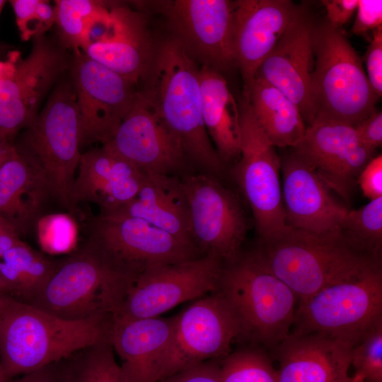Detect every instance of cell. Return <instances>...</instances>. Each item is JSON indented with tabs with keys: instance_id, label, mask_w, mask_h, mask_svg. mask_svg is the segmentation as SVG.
<instances>
[{
	"instance_id": "obj_30",
	"label": "cell",
	"mask_w": 382,
	"mask_h": 382,
	"mask_svg": "<svg viewBox=\"0 0 382 382\" xmlns=\"http://www.w3.org/2000/svg\"><path fill=\"white\" fill-rule=\"evenodd\" d=\"M0 261V272L11 297L25 301L48 280L59 261L47 259L23 241L9 249Z\"/></svg>"
},
{
	"instance_id": "obj_26",
	"label": "cell",
	"mask_w": 382,
	"mask_h": 382,
	"mask_svg": "<svg viewBox=\"0 0 382 382\" xmlns=\"http://www.w3.org/2000/svg\"><path fill=\"white\" fill-rule=\"evenodd\" d=\"M107 212L141 219L195 245L180 179L170 175L146 173L137 196L129 202Z\"/></svg>"
},
{
	"instance_id": "obj_36",
	"label": "cell",
	"mask_w": 382,
	"mask_h": 382,
	"mask_svg": "<svg viewBox=\"0 0 382 382\" xmlns=\"http://www.w3.org/2000/svg\"><path fill=\"white\" fill-rule=\"evenodd\" d=\"M351 362L364 382H382V322L352 347Z\"/></svg>"
},
{
	"instance_id": "obj_2",
	"label": "cell",
	"mask_w": 382,
	"mask_h": 382,
	"mask_svg": "<svg viewBox=\"0 0 382 382\" xmlns=\"http://www.w3.org/2000/svg\"><path fill=\"white\" fill-rule=\"evenodd\" d=\"M255 253L299 301L381 265V260L350 244L340 230L319 234L285 225L261 239Z\"/></svg>"
},
{
	"instance_id": "obj_29",
	"label": "cell",
	"mask_w": 382,
	"mask_h": 382,
	"mask_svg": "<svg viewBox=\"0 0 382 382\" xmlns=\"http://www.w3.org/2000/svg\"><path fill=\"white\" fill-rule=\"evenodd\" d=\"M243 96L275 147L294 149L301 141L306 124L297 106L279 90L255 77Z\"/></svg>"
},
{
	"instance_id": "obj_41",
	"label": "cell",
	"mask_w": 382,
	"mask_h": 382,
	"mask_svg": "<svg viewBox=\"0 0 382 382\" xmlns=\"http://www.w3.org/2000/svg\"><path fill=\"white\" fill-rule=\"evenodd\" d=\"M357 184L370 200L382 197V156H374L361 171Z\"/></svg>"
},
{
	"instance_id": "obj_8",
	"label": "cell",
	"mask_w": 382,
	"mask_h": 382,
	"mask_svg": "<svg viewBox=\"0 0 382 382\" xmlns=\"http://www.w3.org/2000/svg\"><path fill=\"white\" fill-rule=\"evenodd\" d=\"M382 322L381 265L299 301L290 333L319 334L351 346Z\"/></svg>"
},
{
	"instance_id": "obj_47",
	"label": "cell",
	"mask_w": 382,
	"mask_h": 382,
	"mask_svg": "<svg viewBox=\"0 0 382 382\" xmlns=\"http://www.w3.org/2000/svg\"><path fill=\"white\" fill-rule=\"evenodd\" d=\"M0 294H6L11 296V291L7 282L0 272Z\"/></svg>"
},
{
	"instance_id": "obj_19",
	"label": "cell",
	"mask_w": 382,
	"mask_h": 382,
	"mask_svg": "<svg viewBox=\"0 0 382 382\" xmlns=\"http://www.w3.org/2000/svg\"><path fill=\"white\" fill-rule=\"evenodd\" d=\"M103 146L145 173L170 175L185 160L177 139L139 91L129 112Z\"/></svg>"
},
{
	"instance_id": "obj_42",
	"label": "cell",
	"mask_w": 382,
	"mask_h": 382,
	"mask_svg": "<svg viewBox=\"0 0 382 382\" xmlns=\"http://www.w3.org/2000/svg\"><path fill=\"white\" fill-rule=\"evenodd\" d=\"M359 141L374 151L382 144V112L376 110L354 126Z\"/></svg>"
},
{
	"instance_id": "obj_51",
	"label": "cell",
	"mask_w": 382,
	"mask_h": 382,
	"mask_svg": "<svg viewBox=\"0 0 382 382\" xmlns=\"http://www.w3.org/2000/svg\"><path fill=\"white\" fill-rule=\"evenodd\" d=\"M6 1H4V0H0V15H1V13L4 8V6L6 4Z\"/></svg>"
},
{
	"instance_id": "obj_4",
	"label": "cell",
	"mask_w": 382,
	"mask_h": 382,
	"mask_svg": "<svg viewBox=\"0 0 382 382\" xmlns=\"http://www.w3.org/2000/svg\"><path fill=\"white\" fill-rule=\"evenodd\" d=\"M67 76L56 84L33 122L13 140V146L44 181L52 198L69 210L81 147L76 93Z\"/></svg>"
},
{
	"instance_id": "obj_6",
	"label": "cell",
	"mask_w": 382,
	"mask_h": 382,
	"mask_svg": "<svg viewBox=\"0 0 382 382\" xmlns=\"http://www.w3.org/2000/svg\"><path fill=\"white\" fill-rule=\"evenodd\" d=\"M218 291L233 312L240 336L273 349L291 332L299 299L255 251L224 265Z\"/></svg>"
},
{
	"instance_id": "obj_27",
	"label": "cell",
	"mask_w": 382,
	"mask_h": 382,
	"mask_svg": "<svg viewBox=\"0 0 382 382\" xmlns=\"http://www.w3.org/2000/svg\"><path fill=\"white\" fill-rule=\"evenodd\" d=\"M50 198L44 181L15 149L0 167V216L25 235L42 216Z\"/></svg>"
},
{
	"instance_id": "obj_37",
	"label": "cell",
	"mask_w": 382,
	"mask_h": 382,
	"mask_svg": "<svg viewBox=\"0 0 382 382\" xmlns=\"http://www.w3.org/2000/svg\"><path fill=\"white\" fill-rule=\"evenodd\" d=\"M16 25L22 40L44 35L55 21V11L44 0H11Z\"/></svg>"
},
{
	"instance_id": "obj_1",
	"label": "cell",
	"mask_w": 382,
	"mask_h": 382,
	"mask_svg": "<svg viewBox=\"0 0 382 382\" xmlns=\"http://www.w3.org/2000/svg\"><path fill=\"white\" fill-rule=\"evenodd\" d=\"M199 70L180 43L169 37L156 46L138 91L177 139L185 158L219 174L224 166L204 125Z\"/></svg>"
},
{
	"instance_id": "obj_38",
	"label": "cell",
	"mask_w": 382,
	"mask_h": 382,
	"mask_svg": "<svg viewBox=\"0 0 382 382\" xmlns=\"http://www.w3.org/2000/svg\"><path fill=\"white\" fill-rule=\"evenodd\" d=\"M366 76L378 98L382 96V26L373 31V37L364 54Z\"/></svg>"
},
{
	"instance_id": "obj_25",
	"label": "cell",
	"mask_w": 382,
	"mask_h": 382,
	"mask_svg": "<svg viewBox=\"0 0 382 382\" xmlns=\"http://www.w3.org/2000/svg\"><path fill=\"white\" fill-rule=\"evenodd\" d=\"M175 316L139 319L113 318L109 341L128 382H156L159 364L170 344Z\"/></svg>"
},
{
	"instance_id": "obj_20",
	"label": "cell",
	"mask_w": 382,
	"mask_h": 382,
	"mask_svg": "<svg viewBox=\"0 0 382 382\" xmlns=\"http://www.w3.org/2000/svg\"><path fill=\"white\" fill-rule=\"evenodd\" d=\"M110 11L107 23L90 30L81 50L138 86L150 65L156 46L141 13L116 5L110 6Z\"/></svg>"
},
{
	"instance_id": "obj_33",
	"label": "cell",
	"mask_w": 382,
	"mask_h": 382,
	"mask_svg": "<svg viewBox=\"0 0 382 382\" xmlns=\"http://www.w3.org/2000/svg\"><path fill=\"white\" fill-rule=\"evenodd\" d=\"M340 231L354 248L381 261L382 197L357 209H349Z\"/></svg>"
},
{
	"instance_id": "obj_35",
	"label": "cell",
	"mask_w": 382,
	"mask_h": 382,
	"mask_svg": "<svg viewBox=\"0 0 382 382\" xmlns=\"http://www.w3.org/2000/svg\"><path fill=\"white\" fill-rule=\"evenodd\" d=\"M39 244L49 254H63L75 250L77 224L69 214L63 213L42 216L35 225Z\"/></svg>"
},
{
	"instance_id": "obj_48",
	"label": "cell",
	"mask_w": 382,
	"mask_h": 382,
	"mask_svg": "<svg viewBox=\"0 0 382 382\" xmlns=\"http://www.w3.org/2000/svg\"><path fill=\"white\" fill-rule=\"evenodd\" d=\"M6 294H0V330L3 318V312L4 308V300Z\"/></svg>"
},
{
	"instance_id": "obj_5",
	"label": "cell",
	"mask_w": 382,
	"mask_h": 382,
	"mask_svg": "<svg viewBox=\"0 0 382 382\" xmlns=\"http://www.w3.org/2000/svg\"><path fill=\"white\" fill-rule=\"evenodd\" d=\"M131 282L87 240L23 302L69 320L113 318Z\"/></svg>"
},
{
	"instance_id": "obj_7",
	"label": "cell",
	"mask_w": 382,
	"mask_h": 382,
	"mask_svg": "<svg viewBox=\"0 0 382 382\" xmlns=\"http://www.w3.org/2000/svg\"><path fill=\"white\" fill-rule=\"evenodd\" d=\"M312 45L313 119H330L354 127L376 110L378 100L359 56L343 30L327 21L313 25Z\"/></svg>"
},
{
	"instance_id": "obj_11",
	"label": "cell",
	"mask_w": 382,
	"mask_h": 382,
	"mask_svg": "<svg viewBox=\"0 0 382 382\" xmlns=\"http://www.w3.org/2000/svg\"><path fill=\"white\" fill-rule=\"evenodd\" d=\"M224 264L208 255L149 267L132 280L113 318L160 316L176 306L218 290Z\"/></svg>"
},
{
	"instance_id": "obj_22",
	"label": "cell",
	"mask_w": 382,
	"mask_h": 382,
	"mask_svg": "<svg viewBox=\"0 0 382 382\" xmlns=\"http://www.w3.org/2000/svg\"><path fill=\"white\" fill-rule=\"evenodd\" d=\"M313 25L301 8L255 74L256 78L279 90L297 106L306 126L314 117L311 98L314 63Z\"/></svg>"
},
{
	"instance_id": "obj_50",
	"label": "cell",
	"mask_w": 382,
	"mask_h": 382,
	"mask_svg": "<svg viewBox=\"0 0 382 382\" xmlns=\"http://www.w3.org/2000/svg\"><path fill=\"white\" fill-rule=\"evenodd\" d=\"M343 382H364L360 378L352 376H348Z\"/></svg>"
},
{
	"instance_id": "obj_15",
	"label": "cell",
	"mask_w": 382,
	"mask_h": 382,
	"mask_svg": "<svg viewBox=\"0 0 382 382\" xmlns=\"http://www.w3.org/2000/svg\"><path fill=\"white\" fill-rule=\"evenodd\" d=\"M143 4L164 16L171 37L195 62L220 73L236 66L232 47L233 1L167 0Z\"/></svg>"
},
{
	"instance_id": "obj_3",
	"label": "cell",
	"mask_w": 382,
	"mask_h": 382,
	"mask_svg": "<svg viewBox=\"0 0 382 382\" xmlns=\"http://www.w3.org/2000/svg\"><path fill=\"white\" fill-rule=\"evenodd\" d=\"M112 318L69 320L8 295L0 330V364L8 378L108 340Z\"/></svg>"
},
{
	"instance_id": "obj_21",
	"label": "cell",
	"mask_w": 382,
	"mask_h": 382,
	"mask_svg": "<svg viewBox=\"0 0 382 382\" xmlns=\"http://www.w3.org/2000/svg\"><path fill=\"white\" fill-rule=\"evenodd\" d=\"M280 163L286 225L319 234L339 231L349 209L293 151Z\"/></svg>"
},
{
	"instance_id": "obj_40",
	"label": "cell",
	"mask_w": 382,
	"mask_h": 382,
	"mask_svg": "<svg viewBox=\"0 0 382 382\" xmlns=\"http://www.w3.org/2000/svg\"><path fill=\"white\" fill-rule=\"evenodd\" d=\"M356 11V18L352 28L354 35H364L382 26L381 0H358Z\"/></svg>"
},
{
	"instance_id": "obj_16",
	"label": "cell",
	"mask_w": 382,
	"mask_h": 382,
	"mask_svg": "<svg viewBox=\"0 0 382 382\" xmlns=\"http://www.w3.org/2000/svg\"><path fill=\"white\" fill-rule=\"evenodd\" d=\"M72 52L69 76L79 110L81 147L98 141L103 145L132 108L138 86L81 50Z\"/></svg>"
},
{
	"instance_id": "obj_23",
	"label": "cell",
	"mask_w": 382,
	"mask_h": 382,
	"mask_svg": "<svg viewBox=\"0 0 382 382\" xmlns=\"http://www.w3.org/2000/svg\"><path fill=\"white\" fill-rule=\"evenodd\" d=\"M79 173L69 195V211L79 202L98 204L101 212L112 211L138 194L146 173L107 147L81 154Z\"/></svg>"
},
{
	"instance_id": "obj_34",
	"label": "cell",
	"mask_w": 382,
	"mask_h": 382,
	"mask_svg": "<svg viewBox=\"0 0 382 382\" xmlns=\"http://www.w3.org/2000/svg\"><path fill=\"white\" fill-rule=\"evenodd\" d=\"M219 362L222 382H278L277 371L261 347L231 351Z\"/></svg>"
},
{
	"instance_id": "obj_17",
	"label": "cell",
	"mask_w": 382,
	"mask_h": 382,
	"mask_svg": "<svg viewBox=\"0 0 382 382\" xmlns=\"http://www.w3.org/2000/svg\"><path fill=\"white\" fill-rule=\"evenodd\" d=\"M292 151L347 201L374 154L359 141L354 127L321 117L314 118L306 127L303 139Z\"/></svg>"
},
{
	"instance_id": "obj_28",
	"label": "cell",
	"mask_w": 382,
	"mask_h": 382,
	"mask_svg": "<svg viewBox=\"0 0 382 382\" xmlns=\"http://www.w3.org/2000/svg\"><path fill=\"white\" fill-rule=\"evenodd\" d=\"M202 118L207 132L223 163L240 156V109L227 81L218 71L199 70Z\"/></svg>"
},
{
	"instance_id": "obj_39",
	"label": "cell",
	"mask_w": 382,
	"mask_h": 382,
	"mask_svg": "<svg viewBox=\"0 0 382 382\" xmlns=\"http://www.w3.org/2000/svg\"><path fill=\"white\" fill-rule=\"evenodd\" d=\"M219 360L214 359L197 364L158 382H222Z\"/></svg>"
},
{
	"instance_id": "obj_44",
	"label": "cell",
	"mask_w": 382,
	"mask_h": 382,
	"mask_svg": "<svg viewBox=\"0 0 382 382\" xmlns=\"http://www.w3.org/2000/svg\"><path fill=\"white\" fill-rule=\"evenodd\" d=\"M327 22L335 28H341L357 10L358 0H323Z\"/></svg>"
},
{
	"instance_id": "obj_10",
	"label": "cell",
	"mask_w": 382,
	"mask_h": 382,
	"mask_svg": "<svg viewBox=\"0 0 382 382\" xmlns=\"http://www.w3.org/2000/svg\"><path fill=\"white\" fill-rule=\"evenodd\" d=\"M88 229V241L132 279L151 266L202 256L195 245L139 218L100 212L91 220Z\"/></svg>"
},
{
	"instance_id": "obj_46",
	"label": "cell",
	"mask_w": 382,
	"mask_h": 382,
	"mask_svg": "<svg viewBox=\"0 0 382 382\" xmlns=\"http://www.w3.org/2000/svg\"><path fill=\"white\" fill-rule=\"evenodd\" d=\"M13 141L0 135V167L14 153Z\"/></svg>"
},
{
	"instance_id": "obj_13",
	"label": "cell",
	"mask_w": 382,
	"mask_h": 382,
	"mask_svg": "<svg viewBox=\"0 0 382 382\" xmlns=\"http://www.w3.org/2000/svg\"><path fill=\"white\" fill-rule=\"evenodd\" d=\"M239 336L237 319L218 290L195 300L175 316L156 382L197 364L224 357Z\"/></svg>"
},
{
	"instance_id": "obj_43",
	"label": "cell",
	"mask_w": 382,
	"mask_h": 382,
	"mask_svg": "<svg viewBox=\"0 0 382 382\" xmlns=\"http://www.w3.org/2000/svg\"><path fill=\"white\" fill-rule=\"evenodd\" d=\"M66 358L42 368L10 378L8 382H66Z\"/></svg>"
},
{
	"instance_id": "obj_14",
	"label": "cell",
	"mask_w": 382,
	"mask_h": 382,
	"mask_svg": "<svg viewBox=\"0 0 382 382\" xmlns=\"http://www.w3.org/2000/svg\"><path fill=\"white\" fill-rule=\"evenodd\" d=\"M186 197L193 243L203 255L233 262L241 254L247 221L238 197L205 174L180 179Z\"/></svg>"
},
{
	"instance_id": "obj_31",
	"label": "cell",
	"mask_w": 382,
	"mask_h": 382,
	"mask_svg": "<svg viewBox=\"0 0 382 382\" xmlns=\"http://www.w3.org/2000/svg\"><path fill=\"white\" fill-rule=\"evenodd\" d=\"M66 382H128L116 361L113 348L104 340L66 358Z\"/></svg>"
},
{
	"instance_id": "obj_32",
	"label": "cell",
	"mask_w": 382,
	"mask_h": 382,
	"mask_svg": "<svg viewBox=\"0 0 382 382\" xmlns=\"http://www.w3.org/2000/svg\"><path fill=\"white\" fill-rule=\"evenodd\" d=\"M55 21L59 45L65 50H81L88 28L110 12L107 3L96 0H57Z\"/></svg>"
},
{
	"instance_id": "obj_24",
	"label": "cell",
	"mask_w": 382,
	"mask_h": 382,
	"mask_svg": "<svg viewBox=\"0 0 382 382\" xmlns=\"http://www.w3.org/2000/svg\"><path fill=\"white\" fill-rule=\"evenodd\" d=\"M352 348L323 335L289 333L272 349L279 363L278 382H343Z\"/></svg>"
},
{
	"instance_id": "obj_12",
	"label": "cell",
	"mask_w": 382,
	"mask_h": 382,
	"mask_svg": "<svg viewBox=\"0 0 382 382\" xmlns=\"http://www.w3.org/2000/svg\"><path fill=\"white\" fill-rule=\"evenodd\" d=\"M239 109L240 156L233 174L251 209L260 239H264L286 225L280 158L246 98Z\"/></svg>"
},
{
	"instance_id": "obj_9",
	"label": "cell",
	"mask_w": 382,
	"mask_h": 382,
	"mask_svg": "<svg viewBox=\"0 0 382 382\" xmlns=\"http://www.w3.org/2000/svg\"><path fill=\"white\" fill-rule=\"evenodd\" d=\"M71 55L45 35L33 38L28 55L0 67V135L13 141L40 112L56 84L69 71Z\"/></svg>"
},
{
	"instance_id": "obj_45",
	"label": "cell",
	"mask_w": 382,
	"mask_h": 382,
	"mask_svg": "<svg viewBox=\"0 0 382 382\" xmlns=\"http://www.w3.org/2000/svg\"><path fill=\"white\" fill-rule=\"evenodd\" d=\"M21 236L11 224L0 216V258L9 249L23 241Z\"/></svg>"
},
{
	"instance_id": "obj_49",
	"label": "cell",
	"mask_w": 382,
	"mask_h": 382,
	"mask_svg": "<svg viewBox=\"0 0 382 382\" xmlns=\"http://www.w3.org/2000/svg\"><path fill=\"white\" fill-rule=\"evenodd\" d=\"M10 378L6 375L1 364H0V382H8Z\"/></svg>"
},
{
	"instance_id": "obj_18",
	"label": "cell",
	"mask_w": 382,
	"mask_h": 382,
	"mask_svg": "<svg viewBox=\"0 0 382 382\" xmlns=\"http://www.w3.org/2000/svg\"><path fill=\"white\" fill-rule=\"evenodd\" d=\"M300 9L289 0L233 1L232 47L243 93Z\"/></svg>"
}]
</instances>
